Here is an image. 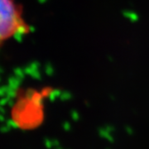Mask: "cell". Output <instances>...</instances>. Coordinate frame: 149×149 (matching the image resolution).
<instances>
[{
  "label": "cell",
  "instance_id": "obj_1",
  "mask_svg": "<svg viewBox=\"0 0 149 149\" xmlns=\"http://www.w3.org/2000/svg\"><path fill=\"white\" fill-rule=\"evenodd\" d=\"M32 31V27H28L23 20L16 0H0V45Z\"/></svg>",
  "mask_w": 149,
  "mask_h": 149
},
{
  "label": "cell",
  "instance_id": "obj_2",
  "mask_svg": "<svg viewBox=\"0 0 149 149\" xmlns=\"http://www.w3.org/2000/svg\"><path fill=\"white\" fill-rule=\"evenodd\" d=\"M123 16L128 18L131 22H137L139 20V15L134 12H131V11L123 12Z\"/></svg>",
  "mask_w": 149,
  "mask_h": 149
}]
</instances>
